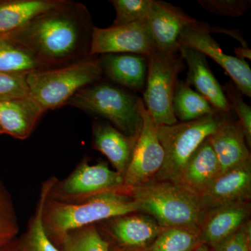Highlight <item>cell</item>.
<instances>
[{
    "instance_id": "obj_1",
    "label": "cell",
    "mask_w": 251,
    "mask_h": 251,
    "mask_svg": "<svg viewBox=\"0 0 251 251\" xmlns=\"http://www.w3.org/2000/svg\"><path fill=\"white\" fill-rule=\"evenodd\" d=\"M94 27L85 5L64 0L17 30L0 37L23 46L43 67L50 69L90 57Z\"/></svg>"
},
{
    "instance_id": "obj_2",
    "label": "cell",
    "mask_w": 251,
    "mask_h": 251,
    "mask_svg": "<svg viewBox=\"0 0 251 251\" xmlns=\"http://www.w3.org/2000/svg\"><path fill=\"white\" fill-rule=\"evenodd\" d=\"M140 211L138 203L125 187L77 204L60 202L48 197L43 211V224L48 237L58 248L69 231Z\"/></svg>"
},
{
    "instance_id": "obj_3",
    "label": "cell",
    "mask_w": 251,
    "mask_h": 251,
    "mask_svg": "<svg viewBox=\"0 0 251 251\" xmlns=\"http://www.w3.org/2000/svg\"><path fill=\"white\" fill-rule=\"evenodd\" d=\"M128 190L140 211L164 228L200 226L204 215L200 198L174 183L151 181Z\"/></svg>"
},
{
    "instance_id": "obj_4",
    "label": "cell",
    "mask_w": 251,
    "mask_h": 251,
    "mask_svg": "<svg viewBox=\"0 0 251 251\" xmlns=\"http://www.w3.org/2000/svg\"><path fill=\"white\" fill-rule=\"evenodd\" d=\"M67 104L106 119L128 136H138L141 130L143 99L112 84L97 82L86 86Z\"/></svg>"
},
{
    "instance_id": "obj_5",
    "label": "cell",
    "mask_w": 251,
    "mask_h": 251,
    "mask_svg": "<svg viewBox=\"0 0 251 251\" xmlns=\"http://www.w3.org/2000/svg\"><path fill=\"white\" fill-rule=\"evenodd\" d=\"M227 118V114L219 112L193 121L158 126V137L165 159L161 171L151 181L176 184L190 158Z\"/></svg>"
},
{
    "instance_id": "obj_6",
    "label": "cell",
    "mask_w": 251,
    "mask_h": 251,
    "mask_svg": "<svg viewBox=\"0 0 251 251\" xmlns=\"http://www.w3.org/2000/svg\"><path fill=\"white\" fill-rule=\"evenodd\" d=\"M102 75L98 58L90 57L31 72L27 75V83L29 95L46 111L65 105L77 91L99 82Z\"/></svg>"
},
{
    "instance_id": "obj_7",
    "label": "cell",
    "mask_w": 251,
    "mask_h": 251,
    "mask_svg": "<svg viewBox=\"0 0 251 251\" xmlns=\"http://www.w3.org/2000/svg\"><path fill=\"white\" fill-rule=\"evenodd\" d=\"M143 103L149 115L158 126L177 123L173 112L175 92L179 75L184 69V60L179 52L155 50L148 57Z\"/></svg>"
},
{
    "instance_id": "obj_8",
    "label": "cell",
    "mask_w": 251,
    "mask_h": 251,
    "mask_svg": "<svg viewBox=\"0 0 251 251\" xmlns=\"http://www.w3.org/2000/svg\"><path fill=\"white\" fill-rule=\"evenodd\" d=\"M123 187V177L110 169L105 162L90 164L84 158L66 179L56 180L49 198L60 202L77 204Z\"/></svg>"
},
{
    "instance_id": "obj_9",
    "label": "cell",
    "mask_w": 251,
    "mask_h": 251,
    "mask_svg": "<svg viewBox=\"0 0 251 251\" xmlns=\"http://www.w3.org/2000/svg\"><path fill=\"white\" fill-rule=\"evenodd\" d=\"M143 125L128 168L123 177L126 189L136 187L151 181L161 171L165 152L158 137L156 122L142 107Z\"/></svg>"
},
{
    "instance_id": "obj_10",
    "label": "cell",
    "mask_w": 251,
    "mask_h": 251,
    "mask_svg": "<svg viewBox=\"0 0 251 251\" xmlns=\"http://www.w3.org/2000/svg\"><path fill=\"white\" fill-rule=\"evenodd\" d=\"M215 27L197 21L186 28L180 37L179 44L197 50L215 61L227 73L232 82L242 94L251 97V69L244 59L225 53L221 46L211 36L217 32Z\"/></svg>"
},
{
    "instance_id": "obj_11",
    "label": "cell",
    "mask_w": 251,
    "mask_h": 251,
    "mask_svg": "<svg viewBox=\"0 0 251 251\" xmlns=\"http://www.w3.org/2000/svg\"><path fill=\"white\" fill-rule=\"evenodd\" d=\"M156 50L146 21L122 26L99 28L94 26L90 57L96 54H136L148 57Z\"/></svg>"
},
{
    "instance_id": "obj_12",
    "label": "cell",
    "mask_w": 251,
    "mask_h": 251,
    "mask_svg": "<svg viewBox=\"0 0 251 251\" xmlns=\"http://www.w3.org/2000/svg\"><path fill=\"white\" fill-rule=\"evenodd\" d=\"M103 231L110 237V245L133 251L146 249L163 232L156 220L148 214H133L112 218L100 223Z\"/></svg>"
},
{
    "instance_id": "obj_13",
    "label": "cell",
    "mask_w": 251,
    "mask_h": 251,
    "mask_svg": "<svg viewBox=\"0 0 251 251\" xmlns=\"http://www.w3.org/2000/svg\"><path fill=\"white\" fill-rule=\"evenodd\" d=\"M197 20L173 4L151 0L146 23L157 50L176 52L183 31Z\"/></svg>"
},
{
    "instance_id": "obj_14",
    "label": "cell",
    "mask_w": 251,
    "mask_h": 251,
    "mask_svg": "<svg viewBox=\"0 0 251 251\" xmlns=\"http://www.w3.org/2000/svg\"><path fill=\"white\" fill-rule=\"evenodd\" d=\"M251 196V161L220 175L200 198L204 214L221 206L249 202Z\"/></svg>"
},
{
    "instance_id": "obj_15",
    "label": "cell",
    "mask_w": 251,
    "mask_h": 251,
    "mask_svg": "<svg viewBox=\"0 0 251 251\" xmlns=\"http://www.w3.org/2000/svg\"><path fill=\"white\" fill-rule=\"evenodd\" d=\"M178 52L188 66L186 83L193 86L220 112L228 114L232 108L222 86L211 72L206 57L202 52L189 46L179 44Z\"/></svg>"
},
{
    "instance_id": "obj_16",
    "label": "cell",
    "mask_w": 251,
    "mask_h": 251,
    "mask_svg": "<svg viewBox=\"0 0 251 251\" xmlns=\"http://www.w3.org/2000/svg\"><path fill=\"white\" fill-rule=\"evenodd\" d=\"M220 168V175L251 161L249 148L239 121L227 118L209 137Z\"/></svg>"
},
{
    "instance_id": "obj_17",
    "label": "cell",
    "mask_w": 251,
    "mask_h": 251,
    "mask_svg": "<svg viewBox=\"0 0 251 251\" xmlns=\"http://www.w3.org/2000/svg\"><path fill=\"white\" fill-rule=\"evenodd\" d=\"M250 215L249 202L236 203L207 211L200 224L201 242L214 247L240 228L249 221Z\"/></svg>"
},
{
    "instance_id": "obj_18",
    "label": "cell",
    "mask_w": 251,
    "mask_h": 251,
    "mask_svg": "<svg viewBox=\"0 0 251 251\" xmlns=\"http://www.w3.org/2000/svg\"><path fill=\"white\" fill-rule=\"evenodd\" d=\"M45 112L30 95L0 100V126L3 133L16 139L25 140Z\"/></svg>"
},
{
    "instance_id": "obj_19",
    "label": "cell",
    "mask_w": 251,
    "mask_h": 251,
    "mask_svg": "<svg viewBox=\"0 0 251 251\" xmlns=\"http://www.w3.org/2000/svg\"><path fill=\"white\" fill-rule=\"evenodd\" d=\"M138 136L126 135L105 122L92 126V146L107 157L115 171L124 177Z\"/></svg>"
},
{
    "instance_id": "obj_20",
    "label": "cell",
    "mask_w": 251,
    "mask_h": 251,
    "mask_svg": "<svg viewBox=\"0 0 251 251\" xmlns=\"http://www.w3.org/2000/svg\"><path fill=\"white\" fill-rule=\"evenodd\" d=\"M219 175V162L208 138L188 160L176 184L201 198Z\"/></svg>"
},
{
    "instance_id": "obj_21",
    "label": "cell",
    "mask_w": 251,
    "mask_h": 251,
    "mask_svg": "<svg viewBox=\"0 0 251 251\" xmlns=\"http://www.w3.org/2000/svg\"><path fill=\"white\" fill-rule=\"evenodd\" d=\"M103 75L133 90H143L148 73L147 57L136 54H105L98 59Z\"/></svg>"
},
{
    "instance_id": "obj_22",
    "label": "cell",
    "mask_w": 251,
    "mask_h": 251,
    "mask_svg": "<svg viewBox=\"0 0 251 251\" xmlns=\"http://www.w3.org/2000/svg\"><path fill=\"white\" fill-rule=\"evenodd\" d=\"M64 0H0V35L17 30Z\"/></svg>"
},
{
    "instance_id": "obj_23",
    "label": "cell",
    "mask_w": 251,
    "mask_h": 251,
    "mask_svg": "<svg viewBox=\"0 0 251 251\" xmlns=\"http://www.w3.org/2000/svg\"><path fill=\"white\" fill-rule=\"evenodd\" d=\"M57 178L51 176L41 185L39 201L34 214L28 222L27 229L16 238V251H62L51 242L43 224V211L51 188Z\"/></svg>"
},
{
    "instance_id": "obj_24",
    "label": "cell",
    "mask_w": 251,
    "mask_h": 251,
    "mask_svg": "<svg viewBox=\"0 0 251 251\" xmlns=\"http://www.w3.org/2000/svg\"><path fill=\"white\" fill-rule=\"evenodd\" d=\"M173 108L175 117L181 122L193 121L220 112L182 81H179L176 86Z\"/></svg>"
},
{
    "instance_id": "obj_25",
    "label": "cell",
    "mask_w": 251,
    "mask_h": 251,
    "mask_svg": "<svg viewBox=\"0 0 251 251\" xmlns=\"http://www.w3.org/2000/svg\"><path fill=\"white\" fill-rule=\"evenodd\" d=\"M201 244L200 226H178L163 229L143 251H193Z\"/></svg>"
},
{
    "instance_id": "obj_26",
    "label": "cell",
    "mask_w": 251,
    "mask_h": 251,
    "mask_svg": "<svg viewBox=\"0 0 251 251\" xmlns=\"http://www.w3.org/2000/svg\"><path fill=\"white\" fill-rule=\"evenodd\" d=\"M42 69L45 68L27 49L0 37V72L27 75Z\"/></svg>"
},
{
    "instance_id": "obj_27",
    "label": "cell",
    "mask_w": 251,
    "mask_h": 251,
    "mask_svg": "<svg viewBox=\"0 0 251 251\" xmlns=\"http://www.w3.org/2000/svg\"><path fill=\"white\" fill-rule=\"evenodd\" d=\"M110 244L99 232L96 225L69 231L58 249L62 251H110Z\"/></svg>"
},
{
    "instance_id": "obj_28",
    "label": "cell",
    "mask_w": 251,
    "mask_h": 251,
    "mask_svg": "<svg viewBox=\"0 0 251 251\" xmlns=\"http://www.w3.org/2000/svg\"><path fill=\"white\" fill-rule=\"evenodd\" d=\"M19 224L12 197L0 180V247L17 238Z\"/></svg>"
},
{
    "instance_id": "obj_29",
    "label": "cell",
    "mask_w": 251,
    "mask_h": 251,
    "mask_svg": "<svg viewBox=\"0 0 251 251\" xmlns=\"http://www.w3.org/2000/svg\"><path fill=\"white\" fill-rule=\"evenodd\" d=\"M116 17L111 26H122L146 21L151 0H112Z\"/></svg>"
},
{
    "instance_id": "obj_30",
    "label": "cell",
    "mask_w": 251,
    "mask_h": 251,
    "mask_svg": "<svg viewBox=\"0 0 251 251\" xmlns=\"http://www.w3.org/2000/svg\"><path fill=\"white\" fill-rule=\"evenodd\" d=\"M232 110L237 113L248 147H251V108L243 98V94L233 82H228L223 87Z\"/></svg>"
},
{
    "instance_id": "obj_31",
    "label": "cell",
    "mask_w": 251,
    "mask_h": 251,
    "mask_svg": "<svg viewBox=\"0 0 251 251\" xmlns=\"http://www.w3.org/2000/svg\"><path fill=\"white\" fill-rule=\"evenodd\" d=\"M27 75L0 72V100H11L29 96Z\"/></svg>"
},
{
    "instance_id": "obj_32",
    "label": "cell",
    "mask_w": 251,
    "mask_h": 251,
    "mask_svg": "<svg viewBox=\"0 0 251 251\" xmlns=\"http://www.w3.org/2000/svg\"><path fill=\"white\" fill-rule=\"evenodd\" d=\"M199 4L209 12L221 16L239 17L249 9L250 0H198Z\"/></svg>"
},
{
    "instance_id": "obj_33",
    "label": "cell",
    "mask_w": 251,
    "mask_h": 251,
    "mask_svg": "<svg viewBox=\"0 0 251 251\" xmlns=\"http://www.w3.org/2000/svg\"><path fill=\"white\" fill-rule=\"evenodd\" d=\"M250 220L235 232L214 246V251H251Z\"/></svg>"
},
{
    "instance_id": "obj_34",
    "label": "cell",
    "mask_w": 251,
    "mask_h": 251,
    "mask_svg": "<svg viewBox=\"0 0 251 251\" xmlns=\"http://www.w3.org/2000/svg\"><path fill=\"white\" fill-rule=\"evenodd\" d=\"M235 52L238 55V58L242 59H244V58L251 59V50L248 47L239 48V49L235 50Z\"/></svg>"
},
{
    "instance_id": "obj_35",
    "label": "cell",
    "mask_w": 251,
    "mask_h": 251,
    "mask_svg": "<svg viewBox=\"0 0 251 251\" xmlns=\"http://www.w3.org/2000/svg\"><path fill=\"white\" fill-rule=\"evenodd\" d=\"M0 251H16L14 243L11 242L7 245L0 247Z\"/></svg>"
},
{
    "instance_id": "obj_36",
    "label": "cell",
    "mask_w": 251,
    "mask_h": 251,
    "mask_svg": "<svg viewBox=\"0 0 251 251\" xmlns=\"http://www.w3.org/2000/svg\"><path fill=\"white\" fill-rule=\"evenodd\" d=\"M193 251H211L210 249H209V248L208 247L207 245H206V244H201V245L199 246L197 248V249H195Z\"/></svg>"
},
{
    "instance_id": "obj_37",
    "label": "cell",
    "mask_w": 251,
    "mask_h": 251,
    "mask_svg": "<svg viewBox=\"0 0 251 251\" xmlns=\"http://www.w3.org/2000/svg\"><path fill=\"white\" fill-rule=\"evenodd\" d=\"M110 251H133L127 250V249H122V248L116 247V246L110 245Z\"/></svg>"
},
{
    "instance_id": "obj_38",
    "label": "cell",
    "mask_w": 251,
    "mask_h": 251,
    "mask_svg": "<svg viewBox=\"0 0 251 251\" xmlns=\"http://www.w3.org/2000/svg\"><path fill=\"white\" fill-rule=\"evenodd\" d=\"M1 134H4V133H3V130L1 129V126H0V135Z\"/></svg>"
}]
</instances>
